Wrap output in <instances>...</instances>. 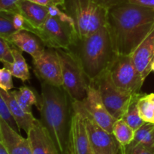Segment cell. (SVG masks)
I'll list each match as a JSON object with an SVG mask.
<instances>
[{
	"mask_svg": "<svg viewBox=\"0 0 154 154\" xmlns=\"http://www.w3.org/2000/svg\"><path fill=\"white\" fill-rule=\"evenodd\" d=\"M106 26L117 54L132 55L154 28V8L126 0L108 9Z\"/></svg>",
	"mask_w": 154,
	"mask_h": 154,
	"instance_id": "cell-1",
	"label": "cell"
},
{
	"mask_svg": "<svg viewBox=\"0 0 154 154\" xmlns=\"http://www.w3.org/2000/svg\"><path fill=\"white\" fill-rule=\"evenodd\" d=\"M40 122L61 154H66L74 114L73 100L63 87L42 83Z\"/></svg>",
	"mask_w": 154,
	"mask_h": 154,
	"instance_id": "cell-2",
	"label": "cell"
},
{
	"mask_svg": "<svg viewBox=\"0 0 154 154\" xmlns=\"http://www.w3.org/2000/svg\"><path fill=\"white\" fill-rule=\"evenodd\" d=\"M67 50L91 81L108 70L117 56L107 26L90 35H76Z\"/></svg>",
	"mask_w": 154,
	"mask_h": 154,
	"instance_id": "cell-3",
	"label": "cell"
},
{
	"mask_svg": "<svg viewBox=\"0 0 154 154\" xmlns=\"http://www.w3.org/2000/svg\"><path fill=\"white\" fill-rule=\"evenodd\" d=\"M60 8L70 17L80 37L90 35L107 25L108 10L96 0H64Z\"/></svg>",
	"mask_w": 154,
	"mask_h": 154,
	"instance_id": "cell-4",
	"label": "cell"
},
{
	"mask_svg": "<svg viewBox=\"0 0 154 154\" xmlns=\"http://www.w3.org/2000/svg\"><path fill=\"white\" fill-rule=\"evenodd\" d=\"M57 51L61 63L63 89L74 102H83L87 97L92 81L72 53L61 48Z\"/></svg>",
	"mask_w": 154,
	"mask_h": 154,
	"instance_id": "cell-5",
	"label": "cell"
},
{
	"mask_svg": "<svg viewBox=\"0 0 154 154\" xmlns=\"http://www.w3.org/2000/svg\"><path fill=\"white\" fill-rule=\"evenodd\" d=\"M92 85L99 92L110 114L116 120L121 119L135 93L117 87L111 78L109 70L93 80Z\"/></svg>",
	"mask_w": 154,
	"mask_h": 154,
	"instance_id": "cell-6",
	"label": "cell"
},
{
	"mask_svg": "<svg viewBox=\"0 0 154 154\" xmlns=\"http://www.w3.org/2000/svg\"><path fill=\"white\" fill-rule=\"evenodd\" d=\"M39 36L48 48L67 50L77 35L73 23L49 15L43 25L30 30Z\"/></svg>",
	"mask_w": 154,
	"mask_h": 154,
	"instance_id": "cell-7",
	"label": "cell"
},
{
	"mask_svg": "<svg viewBox=\"0 0 154 154\" xmlns=\"http://www.w3.org/2000/svg\"><path fill=\"white\" fill-rule=\"evenodd\" d=\"M108 70L117 87L132 93H140L145 80L138 72L132 55L117 54Z\"/></svg>",
	"mask_w": 154,
	"mask_h": 154,
	"instance_id": "cell-8",
	"label": "cell"
},
{
	"mask_svg": "<svg viewBox=\"0 0 154 154\" xmlns=\"http://www.w3.org/2000/svg\"><path fill=\"white\" fill-rule=\"evenodd\" d=\"M73 108L82 114L85 120L93 154H120V145L113 133L101 127L74 101Z\"/></svg>",
	"mask_w": 154,
	"mask_h": 154,
	"instance_id": "cell-9",
	"label": "cell"
},
{
	"mask_svg": "<svg viewBox=\"0 0 154 154\" xmlns=\"http://www.w3.org/2000/svg\"><path fill=\"white\" fill-rule=\"evenodd\" d=\"M33 60V70L41 83L63 87L62 67L57 49L47 47L38 58Z\"/></svg>",
	"mask_w": 154,
	"mask_h": 154,
	"instance_id": "cell-10",
	"label": "cell"
},
{
	"mask_svg": "<svg viewBox=\"0 0 154 154\" xmlns=\"http://www.w3.org/2000/svg\"><path fill=\"white\" fill-rule=\"evenodd\" d=\"M76 102L101 127L110 133H113V127L117 120L110 114L99 92L93 85L89 88L85 99L83 102Z\"/></svg>",
	"mask_w": 154,
	"mask_h": 154,
	"instance_id": "cell-11",
	"label": "cell"
},
{
	"mask_svg": "<svg viewBox=\"0 0 154 154\" xmlns=\"http://www.w3.org/2000/svg\"><path fill=\"white\" fill-rule=\"evenodd\" d=\"M66 154H93L82 114L74 109Z\"/></svg>",
	"mask_w": 154,
	"mask_h": 154,
	"instance_id": "cell-12",
	"label": "cell"
},
{
	"mask_svg": "<svg viewBox=\"0 0 154 154\" xmlns=\"http://www.w3.org/2000/svg\"><path fill=\"white\" fill-rule=\"evenodd\" d=\"M6 40L11 45L16 47L22 52L29 54L32 60L41 56L47 48L38 35L26 29L18 30Z\"/></svg>",
	"mask_w": 154,
	"mask_h": 154,
	"instance_id": "cell-13",
	"label": "cell"
},
{
	"mask_svg": "<svg viewBox=\"0 0 154 154\" xmlns=\"http://www.w3.org/2000/svg\"><path fill=\"white\" fill-rule=\"evenodd\" d=\"M0 143L5 146L9 154H33L29 138L21 136L20 132L12 129L1 119Z\"/></svg>",
	"mask_w": 154,
	"mask_h": 154,
	"instance_id": "cell-14",
	"label": "cell"
},
{
	"mask_svg": "<svg viewBox=\"0 0 154 154\" xmlns=\"http://www.w3.org/2000/svg\"><path fill=\"white\" fill-rule=\"evenodd\" d=\"M132 60L143 79L152 72L154 60V28L132 54Z\"/></svg>",
	"mask_w": 154,
	"mask_h": 154,
	"instance_id": "cell-15",
	"label": "cell"
},
{
	"mask_svg": "<svg viewBox=\"0 0 154 154\" xmlns=\"http://www.w3.org/2000/svg\"><path fill=\"white\" fill-rule=\"evenodd\" d=\"M27 138L31 144L33 154H61L39 120L30 129Z\"/></svg>",
	"mask_w": 154,
	"mask_h": 154,
	"instance_id": "cell-16",
	"label": "cell"
},
{
	"mask_svg": "<svg viewBox=\"0 0 154 154\" xmlns=\"http://www.w3.org/2000/svg\"><path fill=\"white\" fill-rule=\"evenodd\" d=\"M17 6L19 14L26 20L25 29L29 31L42 26L50 15L49 8L30 0H20Z\"/></svg>",
	"mask_w": 154,
	"mask_h": 154,
	"instance_id": "cell-17",
	"label": "cell"
},
{
	"mask_svg": "<svg viewBox=\"0 0 154 154\" xmlns=\"http://www.w3.org/2000/svg\"><path fill=\"white\" fill-rule=\"evenodd\" d=\"M0 97L2 98L8 105L20 129H23L28 134L38 120L33 117L32 113L24 111L15 98L13 91H5L0 89Z\"/></svg>",
	"mask_w": 154,
	"mask_h": 154,
	"instance_id": "cell-18",
	"label": "cell"
},
{
	"mask_svg": "<svg viewBox=\"0 0 154 154\" xmlns=\"http://www.w3.org/2000/svg\"><path fill=\"white\" fill-rule=\"evenodd\" d=\"M11 47L14 60L11 64H4V67L9 69L14 77L19 78L22 81L25 82L29 80L30 78L28 64L23 56L22 51L17 48L16 47L12 46V45Z\"/></svg>",
	"mask_w": 154,
	"mask_h": 154,
	"instance_id": "cell-19",
	"label": "cell"
},
{
	"mask_svg": "<svg viewBox=\"0 0 154 154\" xmlns=\"http://www.w3.org/2000/svg\"><path fill=\"white\" fill-rule=\"evenodd\" d=\"M14 94L17 101L21 108L28 113H32V106L36 105L39 109L42 103V97L40 99L37 97L32 90L27 87H22L18 90H14Z\"/></svg>",
	"mask_w": 154,
	"mask_h": 154,
	"instance_id": "cell-20",
	"label": "cell"
},
{
	"mask_svg": "<svg viewBox=\"0 0 154 154\" xmlns=\"http://www.w3.org/2000/svg\"><path fill=\"white\" fill-rule=\"evenodd\" d=\"M144 94L141 93L134 94L126 113L122 117V119H123L126 122V123L135 131H136L138 128L141 127L145 123V121L141 118V115H140L138 107V100Z\"/></svg>",
	"mask_w": 154,
	"mask_h": 154,
	"instance_id": "cell-21",
	"label": "cell"
},
{
	"mask_svg": "<svg viewBox=\"0 0 154 154\" xmlns=\"http://www.w3.org/2000/svg\"><path fill=\"white\" fill-rule=\"evenodd\" d=\"M135 132V131L122 118L116 120L113 127V135L118 141L120 147H126L133 141Z\"/></svg>",
	"mask_w": 154,
	"mask_h": 154,
	"instance_id": "cell-22",
	"label": "cell"
},
{
	"mask_svg": "<svg viewBox=\"0 0 154 154\" xmlns=\"http://www.w3.org/2000/svg\"><path fill=\"white\" fill-rule=\"evenodd\" d=\"M129 144L154 146V123L145 122L135 132L134 139Z\"/></svg>",
	"mask_w": 154,
	"mask_h": 154,
	"instance_id": "cell-23",
	"label": "cell"
},
{
	"mask_svg": "<svg viewBox=\"0 0 154 154\" xmlns=\"http://www.w3.org/2000/svg\"><path fill=\"white\" fill-rule=\"evenodd\" d=\"M14 14L0 11V38L7 39L17 30L13 22Z\"/></svg>",
	"mask_w": 154,
	"mask_h": 154,
	"instance_id": "cell-24",
	"label": "cell"
},
{
	"mask_svg": "<svg viewBox=\"0 0 154 154\" xmlns=\"http://www.w3.org/2000/svg\"><path fill=\"white\" fill-rule=\"evenodd\" d=\"M138 107L141 118L145 122L154 123V109L152 101L144 94L138 102Z\"/></svg>",
	"mask_w": 154,
	"mask_h": 154,
	"instance_id": "cell-25",
	"label": "cell"
},
{
	"mask_svg": "<svg viewBox=\"0 0 154 154\" xmlns=\"http://www.w3.org/2000/svg\"><path fill=\"white\" fill-rule=\"evenodd\" d=\"M0 119L4 120L6 123L9 125L12 129H14L17 132H20V128L17 126L16 120L9 108L8 105L6 103L5 101L0 97Z\"/></svg>",
	"mask_w": 154,
	"mask_h": 154,
	"instance_id": "cell-26",
	"label": "cell"
},
{
	"mask_svg": "<svg viewBox=\"0 0 154 154\" xmlns=\"http://www.w3.org/2000/svg\"><path fill=\"white\" fill-rule=\"evenodd\" d=\"M0 60L3 65L11 64L14 60L11 45L3 38H0Z\"/></svg>",
	"mask_w": 154,
	"mask_h": 154,
	"instance_id": "cell-27",
	"label": "cell"
},
{
	"mask_svg": "<svg viewBox=\"0 0 154 154\" xmlns=\"http://www.w3.org/2000/svg\"><path fill=\"white\" fill-rule=\"evenodd\" d=\"M120 154H154V146L129 144L126 147H120Z\"/></svg>",
	"mask_w": 154,
	"mask_h": 154,
	"instance_id": "cell-28",
	"label": "cell"
},
{
	"mask_svg": "<svg viewBox=\"0 0 154 154\" xmlns=\"http://www.w3.org/2000/svg\"><path fill=\"white\" fill-rule=\"evenodd\" d=\"M13 75L7 68L3 67L0 70V89L5 91H11L14 88Z\"/></svg>",
	"mask_w": 154,
	"mask_h": 154,
	"instance_id": "cell-29",
	"label": "cell"
},
{
	"mask_svg": "<svg viewBox=\"0 0 154 154\" xmlns=\"http://www.w3.org/2000/svg\"><path fill=\"white\" fill-rule=\"evenodd\" d=\"M19 2L20 0H0V11L18 14L17 4Z\"/></svg>",
	"mask_w": 154,
	"mask_h": 154,
	"instance_id": "cell-30",
	"label": "cell"
},
{
	"mask_svg": "<svg viewBox=\"0 0 154 154\" xmlns=\"http://www.w3.org/2000/svg\"><path fill=\"white\" fill-rule=\"evenodd\" d=\"M30 1L48 8L52 6L61 7L64 3V0H30Z\"/></svg>",
	"mask_w": 154,
	"mask_h": 154,
	"instance_id": "cell-31",
	"label": "cell"
},
{
	"mask_svg": "<svg viewBox=\"0 0 154 154\" xmlns=\"http://www.w3.org/2000/svg\"><path fill=\"white\" fill-rule=\"evenodd\" d=\"M100 5L102 7L105 8L108 10L109 8H112L113 6L117 5L120 4V3L126 1V0H96Z\"/></svg>",
	"mask_w": 154,
	"mask_h": 154,
	"instance_id": "cell-32",
	"label": "cell"
},
{
	"mask_svg": "<svg viewBox=\"0 0 154 154\" xmlns=\"http://www.w3.org/2000/svg\"><path fill=\"white\" fill-rule=\"evenodd\" d=\"M128 1L134 4L154 8V0H128Z\"/></svg>",
	"mask_w": 154,
	"mask_h": 154,
	"instance_id": "cell-33",
	"label": "cell"
},
{
	"mask_svg": "<svg viewBox=\"0 0 154 154\" xmlns=\"http://www.w3.org/2000/svg\"><path fill=\"white\" fill-rule=\"evenodd\" d=\"M0 154H9L5 146L2 143H0Z\"/></svg>",
	"mask_w": 154,
	"mask_h": 154,
	"instance_id": "cell-34",
	"label": "cell"
},
{
	"mask_svg": "<svg viewBox=\"0 0 154 154\" xmlns=\"http://www.w3.org/2000/svg\"><path fill=\"white\" fill-rule=\"evenodd\" d=\"M146 96H147V97L150 100L154 102V93H151V94H146Z\"/></svg>",
	"mask_w": 154,
	"mask_h": 154,
	"instance_id": "cell-35",
	"label": "cell"
},
{
	"mask_svg": "<svg viewBox=\"0 0 154 154\" xmlns=\"http://www.w3.org/2000/svg\"><path fill=\"white\" fill-rule=\"evenodd\" d=\"M151 69H152V72H154V60L152 63V66H151Z\"/></svg>",
	"mask_w": 154,
	"mask_h": 154,
	"instance_id": "cell-36",
	"label": "cell"
},
{
	"mask_svg": "<svg viewBox=\"0 0 154 154\" xmlns=\"http://www.w3.org/2000/svg\"><path fill=\"white\" fill-rule=\"evenodd\" d=\"M151 101V100H150ZM152 102H153V109H154V102H153V101H152Z\"/></svg>",
	"mask_w": 154,
	"mask_h": 154,
	"instance_id": "cell-37",
	"label": "cell"
}]
</instances>
